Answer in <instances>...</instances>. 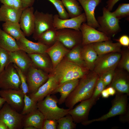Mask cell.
Listing matches in <instances>:
<instances>
[{"label":"cell","instance_id":"7a4b0ae2","mask_svg":"<svg viewBox=\"0 0 129 129\" xmlns=\"http://www.w3.org/2000/svg\"><path fill=\"white\" fill-rule=\"evenodd\" d=\"M90 71L64 58L50 73L55 77L59 86L68 81L79 79L85 76Z\"/></svg>","mask_w":129,"mask_h":129},{"label":"cell","instance_id":"5bb4252c","mask_svg":"<svg viewBox=\"0 0 129 129\" xmlns=\"http://www.w3.org/2000/svg\"><path fill=\"white\" fill-rule=\"evenodd\" d=\"M24 94L21 89L0 90V96L17 112L21 113L24 105Z\"/></svg>","mask_w":129,"mask_h":129},{"label":"cell","instance_id":"4dcf8cb0","mask_svg":"<svg viewBox=\"0 0 129 129\" xmlns=\"http://www.w3.org/2000/svg\"><path fill=\"white\" fill-rule=\"evenodd\" d=\"M3 30L16 40L25 36L21 29L19 23L10 22H5L2 25Z\"/></svg>","mask_w":129,"mask_h":129},{"label":"cell","instance_id":"74e56055","mask_svg":"<svg viewBox=\"0 0 129 129\" xmlns=\"http://www.w3.org/2000/svg\"><path fill=\"white\" fill-rule=\"evenodd\" d=\"M9 53L0 47V74L9 64Z\"/></svg>","mask_w":129,"mask_h":129},{"label":"cell","instance_id":"11a10c76","mask_svg":"<svg viewBox=\"0 0 129 129\" xmlns=\"http://www.w3.org/2000/svg\"><path fill=\"white\" fill-rule=\"evenodd\" d=\"M24 129H36V128L32 126H28L23 128Z\"/></svg>","mask_w":129,"mask_h":129},{"label":"cell","instance_id":"f6af8a7d","mask_svg":"<svg viewBox=\"0 0 129 129\" xmlns=\"http://www.w3.org/2000/svg\"><path fill=\"white\" fill-rule=\"evenodd\" d=\"M119 121L122 123H125L129 122V108L124 113L119 115Z\"/></svg>","mask_w":129,"mask_h":129},{"label":"cell","instance_id":"1f68e13d","mask_svg":"<svg viewBox=\"0 0 129 129\" xmlns=\"http://www.w3.org/2000/svg\"><path fill=\"white\" fill-rule=\"evenodd\" d=\"M70 18L77 16L82 13L83 9L77 0H61Z\"/></svg>","mask_w":129,"mask_h":129},{"label":"cell","instance_id":"484cf974","mask_svg":"<svg viewBox=\"0 0 129 129\" xmlns=\"http://www.w3.org/2000/svg\"><path fill=\"white\" fill-rule=\"evenodd\" d=\"M98 55L112 53L121 52L122 46L118 42L113 43L111 40L92 43Z\"/></svg>","mask_w":129,"mask_h":129},{"label":"cell","instance_id":"2e32d148","mask_svg":"<svg viewBox=\"0 0 129 129\" xmlns=\"http://www.w3.org/2000/svg\"><path fill=\"white\" fill-rule=\"evenodd\" d=\"M49 78L47 81L41 86L34 93L29 94L30 97L36 102L43 99L49 95L51 94L58 86V82L54 76L49 74Z\"/></svg>","mask_w":129,"mask_h":129},{"label":"cell","instance_id":"7dc6e473","mask_svg":"<svg viewBox=\"0 0 129 129\" xmlns=\"http://www.w3.org/2000/svg\"><path fill=\"white\" fill-rule=\"evenodd\" d=\"M23 8L25 9L27 7L32 6L35 0H21Z\"/></svg>","mask_w":129,"mask_h":129},{"label":"cell","instance_id":"d6986e66","mask_svg":"<svg viewBox=\"0 0 129 129\" xmlns=\"http://www.w3.org/2000/svg\"><path fill=\"white\" fill-rule=\"evenodd\" d=\"M34 9L32 6L24 9L21 14L20 21L21 29L25 36L32 34L34 28Z\"/></svg>","mask_w":129,"mask_h":129},{"label":"cell","instance_id":"f546056e","mask_svg":"<svg viewBox=\"0 0 129 129\" xmlns=\"http://www.w3.org/2000/svg\"><path fill=\"white\" fill-rule=\"evenodd\" d=\"M82 46V44H80L70 49L64 58L80 67L88 69L81 55Z\"/></svg>","mask_w":129,"mask_h":129},{"label":"cell","instance_id":"44dd1931","mask_svg":"<svg viewBox=\"0 0 129 129\" xmlns=\"http://www.w3.org/2000/svg\"><path fill=\"white\" fill-rule=\"evenodd\" d=\"M16 40L19 49L28 54L45 53L46 50L49 48L40 43L34 42L29 40L25 36Z\"/></svg>","mask_w":129,"mask_h":129},{"label":"cell","instance_id":"60d3db41","mask_svg":"<svg viewBox=\"0 0 129 129\" xmlns=\"http://www.w3.org/2000/svg\"><path fill=\"white\" fill-rule=\"evenodd\" d=\"M14 64L18 72L20 78L21 82V89L24 94H27V93H29V90L27 82L26 75L19 67L15 64Z\"/></svg>","mask_w":129,"mask_h":129},{"label":"cell","instance_id":"7402d4cb","mask_svg":"<svg viewBox=\"0 0 129 129\" xmlns=\"http://www.w3.org/2000/svg\"><path fill=\"white\" fill-rule=\"evenodd\" d=\"M70 50L58 41L46 50L45 53L50 59L53 69L63 59Z\"/></svg>","mask_w":129,"mask_h":129},{"label":"cell","instance_id":"e0dca14e","mask_svg":"<svg viewBox=\"0 0 129 129\" xmlns=\"http://www.w3.org/2000/svg\"><path fill=\"white\" fill-rule=\"evenodd\" d=\"M9 64L10 63L15 64L26 75L32 65V60L28 54L20 49L9 52Z\"/></svg>","mask_w":129,"mask_h":129},{"label":"cell","instance_id":"f1b7e54d","mask_svg":"<svg viewBox=\"0 0 129 129\" xmlns=\"http://www.w3.org/2000/svg\"><path fill=\"white\" fill-rule=\"evenodd\" d=\"M0 47L9 52L20 49L16 40L0 28Z\"/></svg>","mask_w":129,"mask_h":129},{"label":"cell","instance_id":"d4e9b609","mask_svg":"<svg viewBox=\"0 0 129 129\" xmlns=\"http://www.w3.org/2000/svg\"><path fill=\"white\" fill-rule=\"evenodd\" d=\"M79 81V79H76L66 81L59 86L52 92V94L58 93L60 94V97L58 99L59 104L65 102L67 97L77 86Z\"/></svg>","mask_w":129,"mask_h":129},{"label":"cell","instance_id":"b9f144b4","mask_svg":"<svg viewBox=\"0 0 129 129\" xmlns=\"http://www.w3.org/2000/svg\"><path fill=\"white\" fill-rule=\"evenodd\" d=\"M115 69H112L108 71L103 74L101 76L106 86H109L111 83L114 75Z\"/></svg>","mask_w":129,"mask_h":129},{"label":"cell","instance_id":"8fae6325","mask_svg":"<svg viewBox=\"0 0 129 129\" xmlns=\"http://www.w3.org/2000/svg\"><path fill=\"white\" fill-rule=\"evenodd\" d=\"M34 28L32 38L37 40L40 35L46 31L54 27L53 16L36 10L34 12Z\"/></svg>","mask_w":129,"mask_h":129},{"label":"cell","instance_id":"4316f807","mask_svg":"<svg viewBox=\"0 0 129 129\" xmlns=\"http://www.w3.org/2000/svg\"><path fill=\"white\" fill-rule=\"evenodd\" d=\"M45 118L43 113L38 109L24 115L23 127L31 126L36 129H42Z\"/></svg>","mask_w":129,"mask_h":129},{"label":"cell","instance_id":"8992f818","mask_svg":"<svg viewBox=\"0 0 129 129\" xmlns=\"http://www.w3.org/2000/svg\"><path fill=\"white\" fill-rule=\"evenodd\" d=\"M24 115L5 102L0 109V120L3 121L9 129H22L23 128Z\"/></svg>","mask_w":129,"mask_h":129},{"label":"cell","instance_id":"c3c4849f","mask_svg":"<svg viewBox=\"0 0 129 129\" xmlns=\"http://www.w3.org/2000/svg\"><path fill=\"white\" fill-rule=\"evenodd\" d=\"M14 7L18 9H23L21 0H12Z\"/></svg>","mask_w":129,"mask_h":129},{"label":"cell","instance_id":"681fc988","mask_svg":"<svg viewBox=\"0 0 129 129\" xmlns=\"http://www.w3.org/2000/svg\"><path fill=\"white\" fill-rule=\"evenodd\" d=\"M0 2L3 5L14 7L12 0H0Z\"/></svg>","mask_w":129,"mask_h":129},{"label":"cell","instance_id":"bcb514c9","mask_svg":"<svg viewBox=\"0 0 129 129\" xmlns=\"http://www.w3.org/2000/svg\"><path fill=\"white\" fill-rule=\"evenodd\" d=\"M120 0H108L106 7L109 11H111L115 4Z\"/></svg>","mask_w":129,"mask_h":129},{"label":"cell","instance_id":"9f6ffc18","mask_svg":"<svg viewBox=\"0 0 129 129\" xmlns=\"http://www.w3.org/2000/svg\"></svg>","mask_w":129,"mask_h":129},{"label":"cell","instance_id":"f907efd6","mask_svg":"<svg viewBox=\"0 0 129 129\" xmlns=\"http://www.w3.org/2000/svg\"><path fill=\"white\" fill-rule=\"evenodd\" d=\"M106 88L110 96H113L116 93L115 89L111 86H108Z\"/></svg>","mask_w":129,"mask_h":129},{"label":"cell","instance_id":"83f0119b","mask_svg":"<svg viewBox=\"0 0 129 129\" xmlns=\"http://www.w3.org/2000/svg\"><path fill=\"white\" fill-rule=\"evenodd\" d=\"M81 54L87 69L90 71H93L98 55L92 44L82 46Z\"/></svg>","mask_w":129,"mask_h":129},{"label":"cell","instance_id":"f35d334b","mask_svg":"<svg viewBox=\"0 0 129 129\" xmlns=\"http://www.w3.org/2000/svg\"><path fill=\"white\" fill-rule=\"evenodd\" d=\"M121 56L118 66L122 69L129 72V51L128 50L121 51Z\"/></svg>","mask_w":129,"mask_h":129},{"label":"cell","instance_id":"d590c367","mask_svg":"<svg viewBox=\"0 0 129 129\" xmlns=\"http://www.w3.org/2000/svg\"><path fill=\"white\" fill-rule=\"evenodd\" d=\"M117 18L119 20L129 16V4L122 3L120 4L117 8L112 12Z\"/></svg>","mask_w":129,"mask_h":129},{"label":"cell","instance_id":"4fadbf2b","mask_svg":"<svg viewBox=\"0 0 129 129\" xmlns=\"http://www.w3.org/2000/svg\"><path fill=\"white\" fill-rule=\"evenodd\" d=\"M82 36V45L111 40V38L105 34L84 22L80 28Z\"/></svg>","mask_w":129,"mask_h":129},{"label":"cell","instance_id":"9c48e42d","mask_svg":"<svg viewBox=\"0 0 129 129\" xmlns=\"http://www.w3.org/2000/svg\"><path fill=\"white\" fill-rule=\"evenodd\" d=\"M29 94L35 92L48 80L49 74L35 67L33 65L26 75Z\"/></svg>","mask_w":129,"mask_h":129},{"label":"cell","instance_id":"836d02e7","mask_svg":"<svg viewBox=\"0 0 129 129\" xmlns=\"http://www.w3.org/2000/svg\"><path fill=\"white\" fill-rule=\"evenodd\" d=\"M57 120L58 129H74L76 127V124L74 122L71 116L68 114Z\"/></svg>","mask_w":129,"mask_h":129},{"label":"cell","instance_id":"7bdbcfd3","mask_svg":"<svg viewBox=\"0 0 129 129\" xmlns=\"http://www.w3.org/2000/svg\"><path fill=\"white\" fill-rule=\"evenodd\" d=\"M57 125V120L45 119L42 129H56Z\"/></svg>","mask_w":129,"mask_h":129},{"label":"cell","instance_id":"ab89813d","mask_svg":"<svg viewBox=\"0 0 129 129\" xmlns=\"http://www.w3.org/2000/svg\"><path fill=\"white\" fill-rule=\"evenodd\" d=\"M106 86L101 76H99L95 86L91 97L97 101L101 95L102 91Z\"/></svg>","mask_w":129,"mask_h":129},{"label":"cell","instance_id":"603a6c76","mask_svg":"<svg viewBox=\"0 0 129 129\" xmlns=\"http://www.w3.org/2000/svg\"><path fill=\"white\" fill-rule=\"evenodd\" d=\"M28 54L32 60L33 65L49 74L51 73L53 69V65L47 53Z\"/></svg>","mask_w":129,"mask_h":129},{"label":"cell","instance_id":"5b68a950","mask_svg":"<svg viewBox=\"0 0 129 129\" xmlns=\"http://www.w3.org/2000/svg\"><path fill=\"white\" fill-rule=\"evenodd\" d=\"M102 11V16L98 17L97 19L99 25L98 30L109 37H113L121 30L119 20L106 7L103 8Z\"/></svg>","mask_w":129,"mask_h":129},{"label":"cell","instance_id":"ba28073f","mask_svg":"<svg viewBox=\"0 0 129 129\" xmlns=\"http://www.w3.org/2000/svg\"><path fill=\"white\" fill-rule=\"evenodd\" d=\"M20 78L12 63L9 64L0 74V89H21Z\"/></svg>","mask_w":129,"mask_h":129},{"label":"cell","instance_id":"ee69618b","mask_svg":"<svg viewBox=\"0 0 129 129\" xmlns=\"http://www.w3.org/2000/svg\"><path fill=\"white\" fill-rule=\"evenodd\" d=\"M116 40L122 46L128 47L129 46V37L127 35H122Z\"/></svg>","mask_w":129,"mask_h":129},{"label":"cell","instance_id":"52a82bcc","mask_svg":"<svg viewBox=\"0 0 129 129\" xmlns=\"http://www.w3.org/2000/svg\"><path fill=\"white\" fill-rule=\"evenodd\" d=\"M121 55V53L114 52L98 55L93 71L100 76L108 71L115 69Z\"/></svg>","mask_w":129,"mask_h":129},{"label":"cell","instance_id":"d6a6232c","mask_svg":"<svg viewBox=\"0 0 129 129\" xmlns=\"http://www.w3.org/2000/svg\"><path fill=\"white\" fill-rule=\"evenodd\" d=\"M38 42L49 47L57 41V30L55 28L48 29L42 33L38 40Z\"/></svg>","mask_w":129,"mask_h":129},{"label":"cell","instance_id":"e575fe53","mask_svg":"<svg viewBox=\"0 0 129 129\" xmlns=\"http://www.w3.org/2000/svg\"><path fill=\"white\" fill-rule=\"evenodd\" d=\"M24 105L21 113L24 115L38 109L37 102L31 98L27 94H24Z\"/></svg>","mask_w":129,"mask_h":129},{"label":"cell","instance_id":"816d5d0a","mask_svg":"<svg viewBox=\"0 0 129 129\" xmlns=\"http://www.w3.org/2000/svg\"><path fill=\"white\" fill-rule=\"evenodd\" d=\"M101 95L102 97L104 98H108L110 96L107 88H105L102 91Z\"/></svg>","mask_w":129,"mask_h":129},{"label":"cell","instance_id":"7c38bea8","mask_svg":"<svg viewBox=\"0 0 129 129\" xmlns=\"http://www.w3.org/2000/svg\"><path fill=\"white\" fill-rule=\"evenodd\" d=\"M97 101L91 97L83 100L74 108L70 109L68 114L72 117L75 123H81L88 120L91 109Z\"/></svg>","mask_w":129,"mask_h":129},{"label":"cell","instance_id":"30bf717a","mask_svg":"<svg viewBox=\"0 0 129 129\" xmlns=\"http://www.w3.org/2000/svg\"><path fill=\"white\" fill-rule=\"evenodd\" d=\"M57 41L70 50L82 44V34L80 30L69 28L59 29L57 30Z\"/></svg>","mask_w":129,"mask_h":129},{"label":"cell","instance_id":"f5cc1de1","mask_svg":"<svg viewBox=\"0 0 129 129\" xmlns=\"http://www.w3.org/2000/svg\"><path fill=\"white\" fill-rule=\"evenodd\" d=\"M0 129H9L6 124L2 120H0Z\"/></svg>","mask_w":129,"mask_h":129},{"label":"cell","instance_id":"9a60e30c","mask_svg":"<svg viewBox=\"0 0 129 129\" xmlns=\"http://www.w3.org/2000/svg\"><path fill=\"white\" fill-rule=\"evenodd\" d=\"M86 22L84 13L75 17L66 19L60 18L58 14L53 16V25L57 30L64 28H69L80 30L82 24Z\"/></svg>","mask_w":129,"mask_h":129},{"label":"cell","instance_id":"ac0fdd59","mask_svg":"<svg viewBox=\"0 0 129 129\" xmlns=\"http://www.w3.org/2000/svg\"><path fill=\"white\" fill-rule=\"evenodd\" d=\"M84 10L86 19V23L96 29L99 26L95 15V11L97 6L102 0H78Z\"/></svg>","mask_w":129,"mask_h":129},{"label":"cell","instance_id":"3957f363","mask_svg":"<svg viewBox=\"0 0 129 129\" xmlns=\"http://www.w3.org/2000/svg\"><path fill=\"white\" fill-rule=\"evenodd\" d=\"M58 99L55 96L49 95L37 102L38 109L45 119L57 120L68 114L70 109L61 108L58 106Z\"/></svg>","mask_w":129,"mask_h":129},{"label":"cell","instance_id":"db71d44e","mask_svg":"<svg viewBox=\"0 0 129 129\" xmlns=\"http://www.w3.org/2000/svg\"><path fill=\"white\" fill-rule=\"evenodd\" d=\"M5 102V99L2 97H0V109Z\"/></svg>","mask_w":129,"mask_h":129},{"label":"cell","instance_id":"277c9868","mask_svg":"<svg viewBox=\"0 0 129 129\" xmlns=\"http://www.w3.org/2000/svg\"><path fill=\"white\" fill-rule=\"evenodd\" d=\"M116 93L115 98L111 101L112 107L108 113L98 118L88 120L81 124L86 126L95 122L104 121L108 118L125 113L129 108V95L127 94L117 92Z\"/></svg>","mask_w":129,"mask_h":129},{"label":"cell","instance_id":"cb8c5ba5","mask_svg":"<svg viewBox=\"0 0 129 129\" xmlns=\"http://www.w3.org/2000/svg\"><path fill=\"white\" fill-rule=\"evenodd\" d=\"M24 9L2 5L0 7V22L19 23Z\"/></svg>","mask_w":129,"mask_h":129},{"label":"cell","instance_id":"6da1fadb","mask_svg":"<svg viewBox=\"0 0 129 129\" xmlns=\"http://www.w3.org/2000/svg\"><path fill=\"white\" fill-rule=\"evenodd\" d=\"M99 77L94 71H90L79 79L77 86L66 99L64 102L66 106L72 109L79 102L91 97Z\"/></svg>","mask_w":129,"mask_h":129},{"label":"cell","instance_id":"8d00e7d4","mask_svg":"<svg viewBox=\"0 0 129 129\" xmlns=\"http://www.w3.org/2000/svg\"><path fill=\"white\" fill-rule=\"evenodd\" d=\"M54 5L57 11L59 18L62 19H66L70 18L67 12L60 0H48Z\"/></svg>","mask_w":129,"mask_h":129},{"label":"cell","instance_id":"ffe728a7","mask_svg":"<svg viewBox=\"0 0 129 129\" xmlns=\"http://www.w3.org/2000/svg\"><path fill=\"white\" fill-rule=\"evenodd\" d=\"M113 87L116 92L129 95V76L122 70L115 71L112 81L109 86Z\"/></svg>","mask_w":129,"mask_h":129}]
</instances>
